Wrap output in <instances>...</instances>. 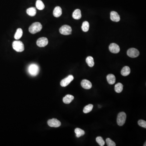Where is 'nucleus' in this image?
<instances>
[{"label":"nucleus","mask_w":146,"mask_h":146,"mask_svg":"<svg viewBox=\"0 0 146 146\" xmlns=\"http://www.w3.org/2000/svg\"><path fill=\"white\" fill-rule=\"evenodd\" d=\"M106 142L108 146H116V145L115 143L110 138H107L106 139Z\"/></svg>","instance_id":"obj_27"},{"label":"nucleus","mask_w":146,"mask_h":146,"mask_svg":"<svg viewBox=\"0 0 146 146\" xmlns=\"http://www.w3.org/2000/svg\"><path fill=\"white\" fill-rule=\"evenodd\" d=\"M140 53L138 50L134 48H131L127 50V54L129 57L131 58H136L139 56Z\"/></svg>","instance_id":"obj_6"},{"label":"nucleus","mask_w":146,"mask_h":146,"mask_svg":"<svg viewBox=\"0 0 146 146\" xmlns=\"http://www.w3.org/2000/svg\"><path fill=\"white\" fill-rule=\"evenodd\" d=\"M48 41L47 38L42 37L39 38L37 42V44L39 47H44L47 45Z\"/></svg>","instance_id":"obj_9"},{"label":"nucleus","mask_w":146,"mask_h":146,"mask_svg":"<svg viewBox=\"0 0 146 146\" xmlns=\"http://www.w3.org/2000/svg\"><path fill=\"white\" fill-rule=\"evenodd\" d=\"M96 142H97L100 146H103L104 145L105 142L102 137L100 136L97 137L96 138Z\"/></svg>","instance_id":"obj_26"},{"label":"nucleus","mask_w":146,"mask_h":146,"mask_svg":"<svg viewBox=\"0 0 146 146\" xmlns=\"http://www.w3.org/2000/svg\"><path fill=\"white\" fill-rule=\"evenodd\" d=\"M23 35V31L22 29L20 28H19L17 29L16 32L15 33V35H14V38L15 39L18 40L19 39L21 38L22 37Z\"/></svg>","instance_id":"obj_19"},{"label":"nucleus","mask_w":146,"mask_h":146,"mask_svg":"<svg viewBox=\"0 0 146 146\" xmlns=\"http://www.w3.org/2000/svg\"><path fill=\"white\" fill-rule=\"evenodd\" d=\"M81 85L84 89H89L92 88V84L90 81L87 80H83L81 82Z\"/></svg>","instance_id":"obj_11"},{"label":"nucleus","mask_w":146,"mask_h":146,"mask_svg":"<svg viewBox=\"0 0 146 146\" xmlns=\"http://www.w3.org/2000/svg\"><path fill=\"white\" fill-rule=\"evenodd\" d=\"M130 69L128 66L123 67L121 71V74L122 75L124 76H126L129 75L130 73Z\"/></svg>","instance_id":"obj_17"},{"label":"nucleus","mask_w":146,"mask_h":146,"mask_svg":"<svg viewBox=\"0 0 146 146\" xmlns=\"http://www.w3.org/2000/svg\"><path fill=\"white\" fill-rule=\"evenodd\" d=\"M110 19L113 21L118 22L120 20V17L117 12L112 11L110 13Z\"/></svg>","instance_id":"obj_12"},{"label":"nucleus","mask_w":146,"mask_h":146,"mask_svg":"<svg viewBox=\"0 0 146 146\" xmlns=\"http://www.w3.org/2000/svg\"><path fill=\"white\" fill-rule=\"evenodd\" d=\"M27 14L31 16H34L36 14L37 11L35 7H30L27 10Z\"/></svg>","instance_id":"obj_18"},{"label":"nucleus","mask_w":146,"mask_h":146,"mask_svg":"<svg viewBox=\"0 0 146 146\" xmlns=\"http://www.w3.org/2000/svg\"><path fill=\"white\" fill-rule=\"evenodd\" d=\"M47 124L50 127H58L61 125V122L56 118H52L49 120L47 121Z\"/></svg>","instance_id":"obj_7"},{"label":"nucleus","mask_w":146,"mask_h":146,"mask_svg":"<svg viewBox=\"0 0 146 146\" xmlns=\"http://www.w3.org/2000/svg\"><path fill=\"white\" fill-rule=\"evenodd\" d=\"M74 76L72 75H69L67 78L62 80L61 82V85L63 87H66L74 80Z\"/></svg>","instance_id":"obj_8"},{"label":"nucleus","mask_w":146,"mask_h":146,"mask_svg":"<svg viewBox=\"0 0 146 146\" xmlns=\"http://www.w3.org/2000/svg\"><path fill=\"white\" fill-rule=\"evenodd\" d=\"M74 96L71 95H67L63 98V102L66 104H69L74 100Z\"/></svg>","instance_id":"obj_15"},{"label":"nucleus","mask_w":146,"mask_h":146,"mask_svg":"<svg viewBox=\"0 0 146 146\" xmlns=\"http://www.w3.org/2000/svg\"><path fill=\"white\" fill-rule=\"evenodd\" d=\"M138 124L139 126L142 127L144 128H146V122L143 120H140L138 121Z\"/></svg>","instance_id":"obj_28"},{"label":"nucleus","mask_w":146,"mask_h":146,"mask_svg":"<svg viewBox=\"0 0 146 146\" xmlns=\"http://www.w3.org/2000/svg\"><path fill=\"white\" fill-rule=\"evenodd\" d=\"M86 61L87 64L90 67H93V66H94V59L92 57L89 56L88 57L86 58Z\"/></svg>","instance_id":"obj_21"},{"label":"nucleus","mask_w":146,"mask_h":146,"mask_svg":"<svg viewBox=\"0 0 146 146\" xmlns=\"http://www.w3.org/2000/svg\"><path fill=\"white\" fill-rule=\"evenodd\" d=\"M109 49L112 53L117 54L119 52L120 50L119 46L115 43H112L109 46Z\"/></svg>","instance_id":"obj_10"},{"label":"nucleus","mask_w":146,"mask_h":146,"mask_svg":"<svg viewBox=\"0 0 146 146\" xmlns=\"http://www.w3.org/2000/svg\"><path fill=\"white\" fill-rule=\"evenodd\" d=\"M72 17L74 19H80L82 17L80 10L79 9H75L73 13Z\"/></svg>","instance_id":"obj_16"},{"label":"nucleus","mask_w":146,"mask_h":146,"mask_svg":"<svg viewBox=\"0 0 146 146\" xmlns=\"http://www.w3.org/2000/svg\"><path fill=\"white\" fill-rule=\"evenodd\" d=\"M106 78L108 82L110 85H113L116 82V78L113 74H109L107 75Z\"/></svg>","instance_id":"obj_14"},{"label":"nucleus","mask_w":146,"mask_h":146,"mask_svg":"<svg viewBox=\"0 0 146 146\" xmlns=\"http://www.w3.org/2000/svg\"><path fill=\"white\" fill-rule=\"evenodd\" d=\"M59 32L62 35H67L71 34L72 29L70 26L64 25L60 28Z\"/></svg>","instance_id":"obj_5"},{"label":"nucleus","mask_w":146,"mask_h":146,"mask_svg":"<svg viewBox=\"0 0 146 146\" xmlns=\"http://www.w3.org/2000/svg\"><path fill=\"white\" fill-rule=\"evenodd\" d=\"M42 28V26L39 22H35L32 24L29 28V31L31 33L35 34L39 32Z\"/></svg>","instance_id":"obj_1"},{"label":"nucleus","mask_w":146,"mask_h":146,"mask_svg":"<svg viewBox=\"0 0 146 146\" xmlns=\"http://www.w3.org/2000/svg\"><path fill=\"white\" fill-rule=\"evenodd\" d=\"M75 132L76 134V136L77 138H79L80 136L85 135V132L80 128H77L75 129Z\"/></svg>","instance_id":"obj_22"},{"label":"nucleus","mask_w":146,"mask_h":146,"mask_svg":"<svg viewBox=\"0 0 146 146\" xmlns=\"http://www.w3.org/2000/svg\"><path fill=\"white\" fill-rule=\"evenodd\" d=\"M93 105L91 104L88 105L84 108L83 110L84 113H89L92 110V109L93 108Z\"/></svg>","instance_id":"obj_25"},{"label":"nucleus","mask_w":146,"mask_h":146,"mask_svg":"<svg viewBox=\"0 0 146 146\" xmlns=\"http://www.w3.org/2000/svg\"><path fill=\"white\" fill-rule=\"evenodd\" d=\"M28 71L30 74L32 76H36L39 74V68L36 64L30 65L28 67Z\"/></svg>","instance_id":"obj_3"},{"label":"nucleus","mask_w":146,"mask_h":146,"mask_svg":"<svg viewBox=\"0 0 146 146\" xmlns=\"http://www.w3.org/2000/svg\"><path fill=\"white\" fill-rule=\"evenodd\" d=\"M123 85L121 83H118L114 86V90L117 93H120L122 91Z\"/></svg>","instance_id":"obj_20"},{"label":"nucleus","mask_w":146,"mask_h":146,"mask_svg":"<svg viewBox=\"0 0 146 146\" xmlns=\"http://www.w3.org/2000/svg\"><path fill=\"white\" fill-rule=\"evenodd\" d=\"M36 6L38 9L42 10L44 9L45 5L43 2L41 0H37L36 3Z\"/></svg>","instance_id":"obj_23"},{"label":"nucleus","mask_w":146,"mask_h":146,"mask_svg":"<svg viewBox=\"0 0 146 146\" xmlns=\"http://www.w3.org/2000/svg\"><path fill=\"white\" fill-rule=\"evenodd\" d=\"M12 46L14 50L18 52H22L24 50V44L19 41H15L13 42Z\"/></svg>","instance_id":"obj_2"},{"label":"nucleus","mask_w":146,"mask_h":146,"mask_svg":"<svg viewBox=\"0 0 146 146\" xmlns=\"http://www.w3.org/2000/svg\"><path fill=\"white\" fill-rule=\"evenodd\" d=\"M89 28V24L87 21H85L82 23V29L84 32H87Z\"/></svg>","instance_id":"obj_24"},{"label":"nucleus","mask_w":146,"mask_h":146,"mask_svg":"<svg viewBox=\"0 0 146 146\" xmlns=\"http://www.w3.org/2000/svg\"><path fill=\"white\" fill-rule=\"evenodd\" d=\"M62 11L60 7L57 6L54 8L53 11V15L54 17L56 18L59 17L62 15Z\"/></svg>","instance_id":"obj_13"},{"label":"nucleus","mask_w":146,"mask_h":146,"mask_svg":"<svg viewBox=\"0 0 146 146\" xmlns=\"http://www.w3.org/2000/svg\"><path fill=\"white\" fill-rule=\"evenodd\" d=\"M126 114L124 112H121L118 114L117 118V123L120 126H122L125 123Z\"/></svg>","instance_id":"obj_4"}]
</instances>
